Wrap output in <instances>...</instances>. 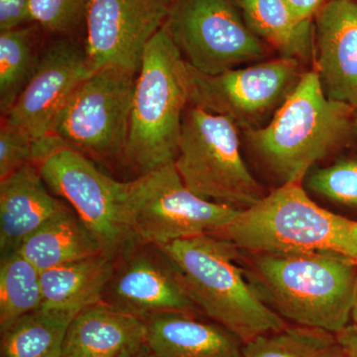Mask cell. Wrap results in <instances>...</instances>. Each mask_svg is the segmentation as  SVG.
I'll return each instance as SVG.
<instances>
[{
    "mask_svg": "<svg viewBox=\"0 0 357 357\" xmlns=\"http://www.w3.org/2000/svg\"><path fill=\"white\" fill-rule=\"evenodd\" d=\"M357 109L328 98L317 70L299 84L266 126L245 131L249 144L283 184L301 183L314 164L349 142Z\"/></svg>",
    "mask_w": 357,
    "mask_h": 357,
    "instance_id": "obj_1",
    "label": "cell"
},
{
    "mask_svg": "<svg viewBox=\"0 0 357 357\" xmlns=\"http://www.w3.org/2000/svg\"><path fill=\"white\" fill-rule=\"evenodd\" d=\"M253 280L272 309L294 325L337 335L351 321L357 264L328 253H259Z\"/></svg>",
    "mask_w": 357,
    "mask_h": 357,
    "instance_id": "obj_2",
    "label": "cell"
},
{
    "mask_svg": "<svg viewBox=\"0 0 357 357\" xmlns=\"http://www.w3.org/2000/svg\"><path fill=\"white\" fill-rule=\"evenodd\" d=\"M172 259L199 311L244 344L288 326L244 277L238 249L215 234L158 245Z\"/></svg>",
    "mask_w": 357,
    "mask_h": 357,
    "instance_id": "obj_3",
    "label": "cell"
},
{
    "mask_svg": "<svg viewBox=\"0 0 357 357\" xmlns=\"http://www.w3.org/2000/svg\"><path fill=\"white\" fill-rule=\"evenodd\" d=\"M215 236L251 255L328 253L357 264V222L319 206L301 183L283 184L239 211Z\"/></svg>",
    "mask_w": 357,
    "mask_h": 357,
    "instance_id": "obj_4",
    "label": "cell"
},
{
    "mask_svg": "<svg viewBox=\"0 0 357 357\" xmlns=\"http://www.w3.org/2000/svg\"><path fill=\"white\" fill-rule=\"evenodd\" d=\"M191 77L166 28L148 44L134 89L123 160L139 175L175 161Z\"/></svg>",
    "mask_w": 357,
    "mask_h": 357,
    "instance_id": "obj_5",
    "label": "cell"
},
{
    "mask_svg": "<svg viewBox=\"0 0 357 357\" xmlns=\"http://www.w3.org/2000/svg\"><path fill=\"white\" fill-rule=\"evenodd\" d=\"M190 105L174 161L183 182L199 198L236 210L258 203L264 192L241 156L236 124Z\"/></svg>",
    "mask_w": 357,
    "mask_h": 357,
    "instance_id": "obj_6",
    "label": "cell"
},
{
    "mask_svg": "<svg viewBox=\"0 0 357 357\" xmlns=\"http://www.w3.org/2000/svg\"><path fill=\"white\" fill-rule=\"evenodd\" d=\"M128 183L129 225L143 243L164 245L215 234L239 211L194 194L183 182L174 162Z\"/></svg>",
    "mask_w": 357,
    "mask_h": 357,
    "instance_id": "obj_7",
    "label": "cell"
},
{
    "mask_svg": "<svg viewBox=\"0 0 357 357\" xmlns=\"http://www.w3.org/2000/svg\"><path fill=\"white\" fill-rule=\"evenodd\" d=\"M136 75L119 68L96 70L61 110L53 134L66 146L96 160L123 159Z\"/></svg>",
    "mask_w": 357,
    "mask_h": 357,
    "instance_id": "obj_8",
    "label": "cell"
},
{
    "mask_svg": "<svg viewBox=\"0 0 357 357\" xmlns=\"http://www.w3.org/2000/svg\"><path fill=\"white\" fill-rule=\"evenodd\" d=\"M47 188L65 199L100 244L116 259L137 243L128 222V183L100 172L88 157L72 148L56 150L39 166Z\"/></svg>",
    "mask_w": 357,
    "mask_h": 357,
    "instance_id": "obj_9",
    "label": "cell"
},
{
    "mask_svg": "<svg viewBox=\"0 0 357 357\" xmlns=\"http://www.w3.org/2000/svg\"><path fill=\"white\" fill-rule=\"evenodd\" d=\"M236 0H174L164 27L195 70L218 75L265 57Z\"/></svg>",
    "mask_w": 357,
    "mask_h": 357,
    "instance_id": "obj_10",
    "label": "cell"
},
{
    "mask_svg": "<svg viewBox=\"0 0 357 357\" xmlns=\"http://www.w3.org/2000/svg\"><path fill=\"white\" fill-rule=\"evenodd\" d=\"M189 68L190 105L229 117L245 131L266 126L304 75L300 62L283 57L218 75Z\"/></svg>",
    "mask_w": 357,
    "mask_h": 357,
    "instance_id": "obj_11",
    "label": "cell"
},
{
    "mask_svg": "<svg viewBox=\"0 0 357 357\" xmlns=\"http://www.w3.org/2000/svg\"><path fill=\"white\" fill-rule=\"evenodd\" d=\"M102 302L142 319L164 312H202L165 251L139 241L114 260Z\"/></svg>",
    "mask_w": 357,
    "mask_h": 357,
    "instance_id": "obj_12",
    "label": "cell"
},
{
    "mask_svg": "<svg viewBox=\"0 0 357 357\" xmlns=\"http://www.w3.org/2000/svg\"><path fill=\"white\" fill-rule=\"evenodd\" d=\"M174 0H91L86 55L93 69L139 72L144 52L164 27Z\"/></svg>",
    "mask_w": 357,
    "mask_h": 357,
    "instance_id": "obj_13",
    "label": "cell"
},
{
    "mask_svg": "<svg viewBox=\"0 0 357 357\" xmlns=\"http://www.w3.org/2000/svg\"><path fill=\"white\" fill-rule=\"evenodd\" d=\"M95 72L86 49L68 40L54 42L42 51L34 76L4 121L34 139L53 135L54 123L61 110Z\"/></svg>",
    "mask_w": 357,
    "mask_h": 357,
    "instance_id": "obj_14",
    "label": "cell"
},
{
    "mask_svg": "<svg viewBox=\"0 0 357 357\" xmlns=\"http://www.w3.org/2000/svg\"><path fill=\"white\" fill-rule=\"evenodd\" d=\"M314 36L326 95L357 109V0H328L316 14Z\"/></svg>",
    "mask_w": 357,
    "mask_h": 357,
    "instance_id": "obj_15",
    "label": "cell"
},
{
    "mask_svg": "<svg viewBox=\"0 0 357 357\" xmlns=\"http://www.w3.org/2000/svg\"><path fill=\"white\" fill-rule=\"evenodd\" d=\"M69 208L48 192L39 166L23 167L0 180V255L20 250L28 236Z\"/></svg>",
    "mask_w": 357,
    "mask_h": 357,
    "instance_id": "obj_16",
    "label": "cell"
},
{
    "mask_svg": "<svg viewBox=\"0 0 357 357\" xmlns=\"http://www.w3.org/2000/svg\"><path fill=\"white\" fill-rule=\"evenodd\" d=\"M144 319L100 302L70 321L62 357H124L145 344Z\"/></svg>",
    "mask_w": 357,
    "mask_h": 357,
    "instance_id": "obj_17",
    "label": "cell"
},
{
    "mask_svg": "<svg viewBox=\"0 0 357 357\" xmlns=\"http://www.w3.org/2000/svg\"><path fill=\"white\" fill-rule=\"evenodd\" d=\"M145 344L154 357H243V342L197 314L164 312L144 319Z\"/></svg>",
    "mask_w": 357,
    "mask_h": 357,
    "instance_id": "obj_18",
    "label": "cell"
},
{
    "mask_svg": "<svg viewBox=\"0 0 357 357\" xmlns=\"http://www.w3.org/2000/svg\"><path fill=\"white\" fill-rule=\"evenodd\" d=\"M114 265V259L100 253L42 271V307L77 314L102 302Z\"/></svg>",
    "mask_w": 357,
    "mask_h": 357,
    "instance_id": "obj_19",
    "label": "cell"
},
{
    "mask_svg": "<svg viewBox=\"0 0 357 357\" xmlns=\"http://www.w3.org/2000/svg\"><path fill=\"white\" fill-rule=\"evenodd\" d=\"M244 20L260 40L281 54V57L310 62L316 54L312 20L296 15L285 0H236Z\"/></svg>",
    "mask_w": 357,
    "mask_h": 357,
    "instance_id": "obj_20",
    "label": "cell"
},
{
    "mask_svg": "<svg viewBox=\"0 0 357 357\" xmlns=\"http://www.w3.org/2000/svg\"><path fill=\"white\" fill-rule=\"evenodd\" d=\"M18 251L41 272L102 253L98 239L70 208L42 225Z\"/></svg>",
    "mask_w": 357,
    "mask_h": 357,
    "instance_id": "obj_21",
    "label": "cell"
},
{
    "mask_svg": "<svg viewBox=\"0 0 357 357\" xmlns=\"http://www.w3.org/2000/svg\"><path fill=\"white\" fill-rule=\"evenodd\" d=\"M76 312L41 307L1 333V357H62L66 333Z\"/></svg>",
    "mask_w": 357,
    "mask_h": 357,
    "instance_id": "obj_22",
    "label": "cell"
},
{
    "mask_svg": "<svg viewBox=\"0 0 357 357\" xmlns=\"http://www.w3.org/2000/svg\"><path fill=\"white\" fill-rule=\"evenodd\" d=\"M41 271L20 251L0 260V332L26 314L41 309Z\"/></svg>",
    "mask_w": 357,
    "mask_h": 357,
    "instance_id": "obj_23",
    "label": "cell"
},
{
    "mask_svg": "<svg viewBox=\"0 0 357 357\" xmlns=\"http://www.w3.org/2000/svg\"><path fill=\"white\" fill-rule=\"evenodd\" d=\"M41 54L34 27L0 33V110L4 116L31 81Z\"/></svg>",
    "mask_w": 357,
    "mask_h": 357,
    "instance_id": "obj_24",
    "label": "cell"
},
{
    "mask_svg": "<svg viewBox=\"0 0 357 357\" xmlns=\"http://www.w3.org/2000/svg\"><path fill=\"white\" fill-rule=\"evenodd\" d=\"M243 357H342V351L335 333L288 325L244 344Z\"/></svg>",
    "mask_w": 357,
    "mask_h": 357,
    "instance_id": "obj_25",
    "label": "cell"
},
{
    "mask_svg": "<svg viewBox=\"0 0 357 357\" xmlns=\"http://www.w3.org/2000/svg\"><path fill=\"white\" fill-rule=\"evenodd\" d=\"M66 145L56 135L34 139L2 119L0 128V180L27 165L40 166L47 157Z\"/></svg>",
    "mask_w": 357,
    "mask_h": 357,
    "instance_id": "obj_26",
    "label": "cell"
},
{
    "mask_svg": "<svg viewBox=\"0 0 357 357\" xmlns=\"http://www.w3.org/2000/svg\"><path fill=\"white\" fill-rule=\"evenodd\" d=\"M309 187L331 201L357 208V159L319 169L310 177Z\"/></svg>",
    "mask_w": 357,
    "mask_h": 357,
    "instance_id": "obj_27",
    "label": "cell"
},
{
    "mask_svg": "<svg viewBox=\"0 0 357 357\" xmlns=\"http://www.w3.org/2000/svg\"><path fill=\"white\" fill-rule=\"evenodd\" d=\"M91 0H31L32 21L53 34H69L86 22Z\"/></svg>",
    "mask_w": 357,
    "mask_h": 357,
    "instance_id": "obj_28",
    "label": "cell"
},
{
    "mask_svg": "<svg viewBox=\"0 0 357 357\" xmlns=\"http://www.w3.org/2000/svg\"><path fill=\"white\" fill-rule=\"evenodd\" d=\"M31 0H0V31H8L32 21Z\"/></svg>",
    "mask_w": 357,
    "mask_h": 357,
    "instance_id": "obj_29",
    "label": "cell"
},
{
    "mask_svg": "<svg viewBox=\"0 0 357 357\" xmlns=\"http://www.w3.org/2000/svg\"><path fill=\"white\" fill-rule=\"evenodd\" d=\"M296 15L302 20H312L328 0H285Z\"/></svg>",
    "mask_w": 357,
    "mask_h": 357,
    "instance_id": "obj_30",
    "label": "cell"
},
{
    "mask_svg": "<svg viewBox=\"0 0 357 357\" xmlns=\"http://www.w3.org/2000/svg\"><path fill=\"white\" fill-rule=\"evenodd\" d=\"M342 347V357H357V328L349 324L337 335Z\"/></svg>",
    "mask_w": 357,
    "mask_h": 357,
    "instance_id": "obj_31",
    "label": "cell"
},
{
    "mask_svg": "<svg viewBox=\"0 0 357 357\" xmlns=\"http://www.w3.org/2000/svg\"><path fill=\"white\" fill-rule=\"evenodd\" d=\"M124 357H154L150 354V351H148L146 344L141 347L140 349H138L137 351L131 352V354H128V356Z\"/></svg>",
    "mask_w": 357,
    "mask_h": 357,
    "instance_id": "obj_32",
    "label": "cell"
},
{
    "mask_svg": "<svg viewBox=\"0 0 357 357\" xmlns=\"http://www.w3.org/2000/svg\"><path fill=\"white\" fill-rule=\"evenodd\" d=\"M351 321H352L351 325L357 328V285L354 303H352Z\"/></svg>",
    "mask_w": 357,
    "mask_h": 357,
    "instance_id": "obj_33",
    "label": "cell"
}]
</instances>
